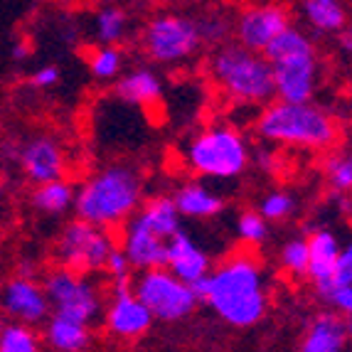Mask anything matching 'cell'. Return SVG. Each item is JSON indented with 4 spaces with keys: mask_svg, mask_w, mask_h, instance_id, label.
Segmentation results:
<instances>
[{
    "mask_svg": "<svg viewBox=\"0 0 352 352\" xmlns=\"http://www.w3.org/2000/svg\"><path fill=\"white\" fill-rule=\"evenodd\" d=\"M192 291L232 328H252L269 311L264 266L252 252H236L219 261Z\"/></svg>",
    "mask_w": 352,
    "mask_h": 352,
    "instance_id": "6da1fadb",
    "label": "cell"
},
{
    "mask_svg": "<svg viewBox=\"0 0 352 352\" xmlns=\"http://www.w3.org/2000/svg\"><path fill=\"white\" fill-rule=\"evenodd\" d=\"M143 205V177L129 163H109L96 168L76 188V219L101 229L124 227Z\"/></svg>",
    "mask_w": 352,
    "mask_h": 352,
    "instance_id": "7a4b0ae2",
    "label": "cell"
},
{
    "mask_svg": "<svg viewBox=\"0 0 352 352\" xmlns=\"http://www.w3.org/2000/svg\"><path fill=\"white\" fill-rule=\"evenodd\" d=\"M254 131L271 146L296 148V151L325 153L340 141L338 118L318 104H288L271 101L258 111Z\"/></svg>",
    "mask_w": 352,
    "mask_h": 352,
    "instance_id": "3957f363",
    "label": "cell"
},
{
    "mask_svg": "<svg viewBox=\"0 0 352 352\" xmlns=\"http://www.w3.org/2000/svg\"><path fill=\"white\" fill-rule=\"evenodd\" d=\"M264 57L274 76V99L288 104H311L320 76L313 37L298 25H291L271 42Z\"/></svg>",
    "mask_w": 352,
    "mask_h": 352,
    "instance_id": "277c9868",
    "label": "cell"
},
{
    "mask_svg": "<svg viewBox=\"0 0 352 352\" xmlns=\"http://www.w3.org/2000/svg\"><path fill=\"white\" fill-rule=\"evenodd\" d=\"M180 232V214L170 195H155L121 227L118 247L129 256L133 271L165 269L168 241Z\"/></svg>",
    "mask_w": 352,
    "mask_h": 352,
    "instance_id": "5b68a950",
    "label": "cell"
},
{
    "mask_svg": "<svg viewBox=\"0 0 352 352\" xmlns=\"http://www.w3.org/2000/svg\"><path fill=\"white\" fill-rule=\"evenodd\" d=\"M207 74L232 104L266 106L274 101V76L266 57L239 47L236 42L219 45L210 54Z\"/></svg>",
    "mask_w": 352,
    "mask_h": 352,
    "instance_id": "8992f818",
    "label": "cell"
},
{
    "mask_svg": "<svg viewBox=\"0 0 352 352\" xmlns=\"http://www.w3.org/2000/svg\"><path fill=\"white\" fill-rule=\"evenodd\" d=\"M252 163V148L236 126L212 124L182 148V165L195 180H234Z\"/></svg>",
    "mask_w": 352,
    "mask_h": 352,
    "instance_id": "52a82bcc",
    "label": "cell"
},
{
    "mask_svg": "<svg viewBox=\"0 0 352 352\" xmlns=\"http://www.w3.org/2000/svg\"><path fill=\"white\" fill-rule=\"evenodd\" d=\"M42 288L47 294L50 311L54 316L72 318V320H79L89 328L104 316L106 298L94 276L54 266L42 278Z\"/></svg>",
    "mask_w": 352,
    "mask_h": 352,
    "instance_id": "ba28073f",
    "label": "cell"
},
{
    "mask_svg": "<svg viewBox=\"0 0 352 352\" xmlns=\"http://www.w3.org/2000/svg\"><path fill=\"white\" fill-rule=\"evenodd\" d=\"M116 249L118 236L113 232L74 217L62 227L57 241H54V261L62 269L94 276L99 271L104 274L106 261Z\"/></svg>",
    "mask_w": 352,
    "mask_h": 352,
    "instance_id": "9c48e42d",
    "label": "cell"
},
{
    "mask_svg": "<svg viewBox=\"0 0 352 352\" xmlns=\"http://www.w3.org/2000/svg\"><path fill=\"white\" fill-rule=\"evenodd\" d=\"M200 47L197 20L182 12H155L141 30V50L155 65H182Z\"/></svg>",
    "mask_w": 352,
    "mask_h": 352,
    "instance_id": "30bf717a",
    "label": "cell"
},
{
    "mask_svg": "<svg viewBox=\"0 0 352 352\" xmlns=\"http://www.w3.org/2000/svg\"><path fill=\"white\" fill-rule=\"evenodd\" d=\"M131 288L135 298L148 308L153 320L175 323V320L192 316V311L197 308V294L188 283L173 276L168 269L141 271L138 276H133Z\"/></svg>",
    "mask_w": 352,
    "mask_h": 352,
    "instance_id": "8fae6325",
    "label": "cell"
},
{
    "mask_svg": "<svg viewBox=\"0 0 352 352\" xmlns=\"http://www.w3.org/2000/svg\"><path fill=\"white\" fill-rule=\"evenodd\" d=\"M294 25L291 20V8L281 3H258L247 6L236 12L232 23V35L236 37V45L249 52L264 54L269 45L276 40L281 32H286Z\"/></svg>",
    "mask_w": 352,
    "mask_h": 352,
    "instance_id": "7c38bea8",
    "label": "cell"
},
{
    "mask_svg": "<svg viewBox=\"0 0 352 352\" xmlns=\"http://www.w3.org/2000/svg\"><path fill=\"white\" fill-rule=\"evenodd\" d=\"M131 281L111 283V294L104 303V316L101 323L104 330L111 335L113 340L133 342L141 340L143 335H148V330L153 328V316L148 313V308L135 298Z\"/></svg>",
    "mask_w": 352,
    "mask_h": 352,
    "instance_id": "4fadbf2b",
    "label": "cell"
},
{
    "mask_svg": "<svg viewBox=\"0 0 352 352\" xmlns=\"http://www.w3.org/2000/svg\"><path fill=\"white\" fill-rule=\"evenodd\" d=\"M0 313L8 318V323H23L30 328L45 323L52 311L42 281L23 274L8 278L0 286Z\"/></svg>",
    "mask_w": 352,
    "mask_h": 352,
    "instance_id": "5bb4252c",
    "label": "cell"
},
{
    "mask_svg": "<svg viewBox=\"0 0 352 352\" xmlns=\"http://www.w3.org/2000/svg\"><path fill=\"white\" fill-rule=\"evenodd\" d=\"M18 163L32 185L67 180V151L52 135H32L18 151Z\"/></svg>",
    "mask_w": 352,
    "mask_h": 352,
    "instance_id": "9a60e30c",
    "label": "cell"
},
{
    "mask_svg": "<svg viewBox=\"0 0 352 352\" xmlns=\"http://www.w3.org/2000/svg\"><path fill=\"white\" fill-rule=\"evenodd\" d=\"M165 269L170 271L175 278H180L182 283H188L190 288H195L197 283H202L210 276L212 258L192 236L185 234L180 229V232L168 241Z\"/></svg>",
    "mask_w": 352,
    "mask_h": 352,
    "instance_id": "2e32d148",
    "label": "cell"
},
{
    "mask_svg": "<svg viewBox=\"0 0 352 352\" xmlns=\"http://www.w3.org/2000/svg\"><path fill=\"white\" fill-rule=\"evenodd\" d=\"M305 241H308V276L305 278H311L318 296L323 298L333 288L335 266H338L342 247L330 229H313L305 236Z\"/></svg>",
    "mask_w": 352,
    "mask_h": 352,
    "instance_id": "e0dca14e",
    "label": "cell"
},
{
    "mask_svg": "<svg viewBox=\"0 0 352 352\" xmlns=\"http://www.w3.org/2000/svg\"><path fill=\"white\" fill-rule=\"evenodd\" d=\"M113 94L124 104L153 111L163 101V79L151 67H133L113 82Z\"/></svg>",
    "mask_w": 352,
    "mask_h": 352,
    "instance_id": "ac0fdd59",
    "label": "cell"
},
{
    "mask_svg": "<svg viewBox=\"0 0 352 352\" xmlns=\"http://www.w3.org/2000/svg\"><path fill=\"white\" fill-rule=\"evenodd\" d=\"M177 214L188 219H212L224 212V197L202 180H188L170 195Z\"/></svg>",
    "mask_w": 352,
    "mask_h": 352,
    "instance_id": "d6986e66",
    "label": "cell"
},
{
    "mask_svg": "<svg viewBox=\"0 0 352 352\" xmlns=\"http://www.w3.org/2000/svg\"><path fill=\"white\" fill-rule=\"evenodd\" d=\"M350 328L338 313H318L305 325L298 352H345Z\"/></svg>",
    "mask_w": 352,
    "mask_h": 352,
    "instance_id": "ffe728a7",
    "label": "cell"
},
{
    "mask_svg": "<svg viewBox=\"0 0 352 352\" xmlns=\"http://www.w3.org/2000/svg\"><path fill=\"white\" fill-rule=\"evenodd\" d=\"M94 340L91 328L65 316H50L42 330V342L50 352H87Z\"/></svg>",
    "mask_w": 352,
    "mask_h": 352,
    "instance_id": "44dd1931",
    "label": "cell"
},
{
    "mask_svg": "<svg viewBox=\"0 0 352 352\" xmlns=\"http://www.w3.org/2000/svg\"><path fill=\"white\" fill-rule=\"evenodd\" d=\"M300 18L313 32L340 35L350 25V8L340 0H305L300 3Z\"/></svg>",
    "mask_w": 352,
    "mask_h": 352,
    "instance_id": "7402d4cb",
    "label": "cell"
},
{
    "mask_svg": "<svg viewBox=\"0 0 352 352\" xmlns=\"http://www.w3.org/2000/svg\"><path fill=\"white\" fill-rule=\"evenodd\" d=\"M129 12L118 6H101L91 15V37L96 40V47H118L129 35Z\"/></svg>",
    "mask_w": 352,
    "mask_h": 352,
    "instance_id": "603a6c76",
    "label": "cell"
},
{
    "mask_svg": "<svg viewBox=\"0 0 352 352\" xmlns=\"http://www.w3.org/2000/svg\"><path fill=\"white\" fill-rule=\"evenodd\" d=\"M76 188L69 180L47 182V185H37L30 195V202L37 212L47 214V217H62L65 212L74 210Z\"/></svg>",
    "mask_w": 352,
    "mask_h": 352,
    "instance_id": "cb8c5ba5",
    "label": "cell"
},
{
    "mask_svg": "<svg viewBox=\"0 0 352 352\" xmlns=\"http://www.w3.org/2000/svg\"><path fill=\"white\" fill-rule=\"evenodd\" d=\"M89 72L99 82H116L124 74L126 54L121 47H94L87 57Z\"/></svg>",
    "mask_w": 352,
    "mask_h": 352,
    "instance_id": "d4e9b609",
    "label": "cell"
},
{
    "mask_svg": "<svg viewBox=\"0 0 352 352\" xmlns=\"http://www.w3.org/2000/svg\"><path fill=\"white\" fill-rule=\"evenodd\" d=\"M0 352H45L42 335L23 323H3Z\"/></svg>",
    "mask_w": 352,
    "mask_h": 352,
    "instance_id": "484cf974",
    "label": "cell"
},
{
    "mask_svg": "<svg viewBox=\"0 0 352 352\" xmlns=\"http://www.w3.org/2000/svg\"><path fill=\"white\" fill-rule=\"evenodd\" d=\"M323 177L330 190L340 195L352 192V151H333L323 160Z\"/></svg>",
    "mask_w": 352,
    "mask_h": 352,
    "instance_id": "4316f807",
    "label": "cell"
},
{
    "mask_svg": "<svg viewBox=\"0 0 352 352\" xmlns=\"http://www.w3.org/2000/svg\"><path fill=\"white\" fill-rule=\"evenodd\" d=\"M278 264L283 274L291 278H305L308 276V241L305 236H291L278 252Z\"/></svg>",
    "mask_w": 352,
    "mask_h": 352,
    "instance_id": "83f0119b",
    "label": "cell"
},
{
    "mask_svg": "<svg viewBox=\"0 0 352 352\" xmlns=\"http://www.w3.org/2000/svg\"><path fill=\"white\" fill-rule=\"evenodd\" d=\"M236 236L241 244H247L249 249L261 247L269 239V222H266L256 210H244L236 217Z\"/></svg>",
    "mask_w": 352,
    "mask_h": 352,
    "instance_id": "f1b7e54d",
    "label": "cell"
},
{
    "mask_svg": "<svg viewBox=\"0 0 352 352\" xmlns=\"http://www.w3.org/2000/svg\"><path fill=\"white\" fill-rule=\"evenodd\" d=\"M296 210V197L286 190H271L261 197L258 202V214L266 219V222H283L294 214Z\"/></svg>",
    "mask_w": 352,
    "mask_h": 352,
    "instance_id": "f546056e",
    "label": "cell"
},
{
    "mask_svg": "<svg viewBox=\"0 0 352 352\" xmlns=\"http://www.w3.org/2000/svg\"><path fill=\"white\" fill-rule=\"evenodd\" d=\"M197 30H200V37H202V45L210 42H224V37L232 35V23L224 18L222 12H210V15H202L197 18Z\"/></svg>",
    "mask_w": 352,
    "mask_h": 352,
    "instance_id": "4dcf8cb0",
    "label": "cell"
},
{
    "mask_svg": "<svg viewBox=\"0 0 352 352\" xmlns=\"http://www.w3.org/2000/svg\"><path fill=\"white\" fill-rule=\"evenodd\" d=\"M104 274L111 278V283H121V281H131L133 278V266H131L129 256L121 252V247L109 256L104 266Z\"/></svg>",
    "mask_w": 352,
    "mask_h": 352,
    "instance_id": "1f68e13d",
    "label": "cell"
},
{
    "mask_svg": "<svg viewBox=\"0 0 352 352\" xmlns=\"http://www.w3.org/2000/svg\"><path fill=\"white\" fill-rule=\"evenodd\" d=\"M323 298L335 308L333 313L352 323V286H333Z\"/></svg>",
    "mask_w": 352,
    "mask_h": 352,
    "instance_id": "d6a6232c",
    "label": "cell"
},
{
    "mask_svg": "<svg viewBox=\"0 0 352 352\" xmlns=\"http://www.w3.org/2000/svg\"><path fill=\"white\" fill-rule=\"evenodd\" d=\"M333 286H352V241L342 247L338 266H335Z\"/></svg>",
    "mask_w": 352,
    "mask_h": 352,
    "instance_id": "836d02e7",
    "label": "cell"
},
{
    "mask_svg": "<svg viewBox=\"0 0 352 352\" xmlns=\"http://www.w3.org/2000/svg\"><path fill=\"white\" fill-rule=\"evenodd\" d=\"M57 82H59V67H54V65L40 67V69H35L32 76H30V84L35 89H50Z\"/></svg>",
    "mask_w": 352,
    "mask_h": 352,
    "instance_id": "e575fe53",
    "label": "cell"
},
{
    "mask_svg": "<svg viewBox=\"0 0 352 352\" xmlns=\"http://www.w3.org/2000/svg\"><path fill=\"white\" fill-rule=\"evenodd\" d=\"M338 45H340L342 52L352 57V30H345V32H340V35H338Z\"/></svg>",
    "mask_w": 352,
    "mask_h": 352,
    "instance_id": "d590c367",
    "label": "cell"
},
{
    "mask_svg": "<svg viewBox=\"0 0 352 352\" xmlns=\"http://www.w3.org/2000/svg\"><path fill=\"white\" fill-rule=\"evenodd\" d=\"M28 52H30V50H28V45H25V42H20V45H15V47H12V57H15V59H25V57H28Z\"/></svg>",
    "mask_w": 352,
    "mask_h": 352,
    "instance_id": "8d00e7d4",
    "label": "cell"
},
{
    "mask_svg": "<svg viewBox=\"0 0 352 352\" xmlns=\"http://www.w3.org/2000/svg\"><path fill=\"white\" fill-rule=\"evenodd\" d=\"M3 195H6V177L0 175V197H3Z\"/></svg>",
    "mask_w": 352,
    "mask_h": 352,
    "instance_id": "74e56055",
    "label": "cell"
},
{
    "mask_svg": "<svg viewBox=\"0 0 352 352\" xmlns=\"http://www.w3.org/2000/svg\"><path fill=\"white\" fill-rule=\"evenodd\" d=\"M0 330H3V320H0Z\"/></svg>",
    "mask_w": 352,
    "mask_h": 352,
    "instance_id": "f35d334b",
    "label": "cell"
},
{
    "mask_svg": "<svg viewBox=\"0 0 352 352\" xmlns=\"http://www.w3.org/2000/svg\"><path fill=\"white\" fill-rule=\"evenodd\" d=\"M350 20H352V10H350Z\"/></svg>",
    "mask_w": 352,
    "mask_h": 352,
    "instance_id": "ab89813d",
    "label": "cell"
}]
</instances>
